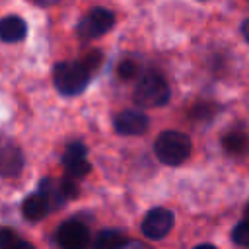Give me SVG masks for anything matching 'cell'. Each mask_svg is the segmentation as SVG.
Segmentation results:
<instances>
[{
    "mask_svg": "<svg viewBox=\"0 0 249 249\" xmlns=\"http://www.w3.org/2000/svg\"><path fill=\"white\" fill-rule=\"evenodd\" d=\"M195 249H216L214 245H210V243H204V245H196Z\"/></svg>",
    "mask_w": 249,
    "mask_h": 249,
    "instance_id": "cell-22",
    "label": "cell"
},
{
    "mask_svg": "<svg viewBox=\"0 0 249 249\" xmlns=\"http://www.w3.org/2000/svg\"><path fill=\"white\" fill-rule=\"evenodd\" d=\"M241 33H243V37H245V41L249 43V18L241 23Z\"/></svg>",
    "mask_w": 249,
    "mask_h": 249,
    "instance_id": "cell-20",
    "label": "cell"
},
{
    "mask_svg": "<svg viewBox=\"0 0 249 249\" xmlns=\"http://www.w3.org/2000/svg\"><path fill=\"white\" fill-rule=\"evenodd\" d=\"M62 165H64V171H66V177L70 179H82L89 173L91 165L89 161L86 160V146L82 142H72L66 146L64 154H62Z\"/></svg>",
    "mask_w": 249,
    "mask_h": 249,
    "instance_id": "cell-6",
    "label": "cell"
},
{
    "mask_svg": "<svg viewBox=\"0 0 249 249\" xmlns=\"http://www.w3.org/2000/svg\"><path fill=\"white\" fill-rule=\"evenodd\" d=\"M23 167L21 150L8 140L0 142V175L2 177H16Z\"/></svg>",
    "mask_w": 249,
    "mask_h": 249,
    "instance_id": "cell-9",
    "label": "cell"
},
{
    "mask_svg": "<svg viewBox=\"0 0 249 249\" xmlns=\"http://www.w3.org/2000/svg\"><path fill=\"white\" fill-rule=\"evenodd\" d=\"M231 239L235 245H241V247H249V222H239L233 231H231Z\"/></svg>",
    "mask_w": 249,
    "mask_h": 249,
    "instance_id": "cell-15",
    "label": "cell"
},
{
    "mask_svg": "<svg viewBox=\"0 0 249 249\" xmlns=\"http://www.w3.org/2000/svg\"><path fill=\"white\" fill-rule=\"evenodd\" d=\"M245 222H249V204L245 206Z\"/></svg>",
    "mask_w": 249,
    "mask_h": 249,
    "instance_id": "cell-23",
    "label": "cell"
},
{
    "mask_svg": "<svg viewBox=\"0 0 249 249\" xmlns=\"http://www.w3.org/2000/svg\"><path fill=\"white\" fill-rule=\"evenodd\" d=\"M49 210H51V206H49V202H47V198H45L43 193L29 195V196L23 200V204H21V212H23V216H25L27 220H31V222L43 220V218L47 216Z\"/></svg>",
    "mask_w": 249,
    "mask_h": 249,
    "instance_id": "cell-11",
    "label": "cell"
},
{
    "mask_svg": "<svg viewBox=\"0 0 249 249\" xmlns=\"http://www.w3.org/2000/svg\"><path fill=\"white\" fill-rule=\"evenodd\" d=\"M115 130L124 136H138L148 130V117L140 109H124L115 117Z\"/></svg>",
    "mask_w": 249,
    "mask_h": 249,
    "instance_id": "cell-8",
    "label": "cell"
},
{
    "mask_svg": "<svg viewBox=\"0 0 249 249\" xmlns=\"http://www.w3.org/2000/svg\"><path fill=\"white\" fill-rule=\"evenodd\" d=\"M16 249H35V247H33V245H31V243H27V241H19V243H18V247H16Z\"/></svg>",
    "mask_w": 249,
    "mask_h": 249,
    "instance_id": "cell-21",
    "label": "cell"
},
{
    "mask_svg": "<svg viewBox=\"0 0 249 249\" xmlns=\"http://www.w3.org/2000/svg\"><path fill=\"white\" fill-rule=\"evenodd\" d=\"M117 74H119L121 80H132L138 74V64L132 62V60H123L117 66Z\"/></svg>",
    "mask_w": 249,
    "mask_h": 249,
    "instance_id": "cell-17",
    "label": "cell"
},
{
    "mask_svg": "<svg viewBox=\"0 0 249 249\" xmlns=\"http://www.w3.org/2000/svg\"><path fill=\"white\" fill-rule=\"evenodd\" d=\"M113 23H115V16H113L111 10H107V8H93L78 23V33L84 39H95V37L105 35L113 27Z\"/></svg>",
    "mask_w": 249,
    "mask_h": 249,
    "instance_id": "cell-4",
    "label": "cell"
},
{
    "mask_svg": "<svg viewBox=\"0 0 249 249\" xmlns=\"http://www.w3.org/2000/svg\"><path fill=\"white\" fill-rule=\"evenodd\" d=\"M91 72L80 60H66L58 62L53 72V82L58 93L62 95H78L89 84Z\"/></svg>",
    "mask_w": 249,
    "mask_h": 249,
    "instance_id": "cell-1",
    "label": "cell"
},
{
    "mask_svg": "<svg viewBox=\"0 0 249 249\" xmlns=\"http://www.w3.org/2000/svg\"><path fill=\"white\" fill-rule=\"evenodd\" d=\"M158 160L165 165H179L191 156V138L179 130H165L154 142Z\"/></svg>",
    "mask_w": 249,
    "mask_h": 249,
    "instance_id": "cell-2",
    "label": "cell"
},
{
    "mask_svg": "<svg viewBox=\"0 0 249 249\" xmlns=\"http://www.w3.org/2000/svg\"><path fill=\"white\" fill-rule=\"evenodd\" d=\"M37 2H51V0H37Z\"/></svg>",
    "mask_w": 249,
    "mask_h": 249,
    "instance_id": "cell-24",
    "label": "cell"
},
{
    "mask_svg": "<svg viewBox=\"0 0 249 249\" xmlns=\"http://www.w3.org/2000/svg\"><path fill=\"white\" fill-rule=\"evenodd\" d=\"M39 193L45 195V198H47L51 208H58L66 200V196L62 193V187H60V181H54V179H43Z\"/></svg>",
    "mask_w": 249,
    "mask_h": 249,
    "instance_id": "cell-12",
    "label": "cell"
},
{
    "mask_svg": "<svg viewBox=\"0 0 249 249\" xmlns=\"http://www.w3.org/2000/svg\"><path fill=\"white\" fill-rule=\"evenodd\" d=\"M222 146H224V150H226L228 154L239 156V154H243V152L247 150L249 140H247V136H245L243 132H230V134L224 136Z\"/></svg>",
    "mask_w": 249,
    "mask_h": 249,
    "instance_id": "cell-14",
    "label": "cell"
},
{
    "mask_svg": "<svg viewBox=\"0 0 249 249\" xmlns=\"http://www.w3.org/2000/svg\"><path fill=\"white\" fill-rule=\"evenodd\" d=\"M134 101L140 107H161L169 101V86L160 74H146L138 80Z\"/></svg>",
    "mask_w": 249,
    "mask_h": 249,
    "instance_id": "cell-3",
    "label": "cell"
},
{
    "mask_svg": "<svg viewBox=\"0 0 249 249\" xmlns=\"http://www.w3.org/2000/svg\"><path fill=\"white\" fill-rule=\"evenodd\" d=\"M27 35V23L19 16H6L0 19V39L4 43H18Z\"/></svg>",
    "mask_w": 249,
    "mask_h": 249,
    "instance_id": "cell-10",
    "label": "cell"
},
{
    "mask_svg": "<svg viewBox=\"0 0 249 249\" xmlns=\"http://www.w3.org/2000/svg\"><path fill=\"white\" fill-rule=\"evenodd\" d=\"M173 228V214L167 208H152L142 220V231L150 239L165 237Z\"/></svg>",
    "mask_w": 249,
    "mask_h": 249,
    "instance_id": "cell-7",
    "label": "cell"
},
{
    "mask_svg": "<svg viewBox=\"0 0 249 249\" xmlns=\"http://www.w3.org/2000/svg\"><path fill=\"white\" fill-rule=\"evenodd\" d=\"M119 249H146V245L140 243V241H130V239H126Z\"/></svg>",
    "mask_w": 249,
    "mask_h": 249,
    "instance_id": "cell-19",
    "label": "cell"
},
{
    "mask_svg": "<svg viewBox=\"0 0 249 249\" xmlns=\"http://www.w3.org/2000/svg\"><path fill=\"white\" fill-rule=\"evenodd\" d=\"M56 241H58L60 249H88L89 230L80 220H68L58 228Z\"/></svg>",
    "mask_w": 249,
    "mask_h": 249,
    "instance_id": "cell-5",
    "label": "cell"
},
{
    "mask_svg": "<svg viewBox=\"0 0 249 249\" xmlns=\"http://www.w3.org/2000/svg\"><path fill=\"white\" fill-rule=\"evenodd\" d=\"M19 243V237L10 228H0V249H16Z\"/></svg>",
    "mask_w": 249,
    "mask_h": 249,
    "instance_id": "cell-16",
    "label": "cell"
},
{
    "mask_svg": "<svg viewBox=\"0 0 249 249\" xmlns=\"http://www.w3.org/2000/svg\"><path fill=\"white\" fill-rule=\"evenodd\" d=\"M126 237L117 230H105L93 239V249H119Z\"/></svg>",
    "mask_w": 249,
    "mask_h": 249,
    "instance_id": "cell-13",
    "label": "cell"
},
{
    "mask_svg": "<svg viewBox=\"0 0 249 249\" xmlns=\"http://www.w3.org/2000/svg\"><path fill=\"white\" fill-rule=\"evenodd\" d=\"M89 72H95L97 68H99V64H101V53H97V51H91V53H88L82 60H80Z\"/></svg>",
    "mask_w": 249,
    "mask_h": 249,
    "instance_id": "cell-18",
    "label": "cell"
}]
</instances>
